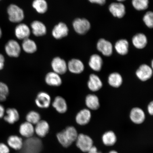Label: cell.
<instances>
[{
	"instance_id": "1",
	"label": "cell",
	"mask_w": 153,
	"mask_h": 153,
	"mask_svg": "<svg viewBox=\"0 0 153 153\" xmlns=\"http://www.w3.org/2000/svg\"><path fill=\"white\" fill-rule=\"evenodd\" d=\"M78 135L75 128L70 126L57 133L56 137L60 144L65 148H68L76 141Z\"/></svg>"
},
{
	"instance_id": "2",
	"label": "cell",
	"mask_w": 153,
	"mask_h": 153,
	"mask_svg": "<svg viewBox=\"0 0 153 153\" xmlns=\"http://www.w3.org/2000/svg\"><path fill=\"white\" fill-rule=\"evenodd\" d=\"M42 143L38 137H32L23 141L20 153H39L42 148Z\"/></svg>"
},
{
	"instance_id": "3",
	"label": "cell",
	"mask_w": 153,
	"mask_h": 153,
	"mask_svg": "<svg viewBox=\"0 0 153 153\" xmlns=\"http://www.w3.org/2000/svg\"><path fill=\"white\" fill-rule=\"evenodd\" d=\"M9 19L11 22L19 23L22 22L24 18L23 10L18 5L14 4L10 5L7 9Z\"/></svg>"
},
{
	"instance_id": "4",
	"label": "cell",
	"mask_w": 153,
	"mask_h": 153,
	"mask_svg": "<svg viewBox=\"0 0 153 153\" xmlns=\"http://www.w3.org/2000/svg\"><path fill=\"white\" fill-rule=\"evenodd\" d=\"M76 141V146L84 152H87L93 146L92 139L89 136L85 134H78Z\"/></svg>"
},
{
	"instance_id": "5",
	"label": "cell",
	"mask_w": 153,
	"mask_h": 153,
	"mask_svg": "<svg viewBox=\"0 0 153 153\" xmlns=\"http://www.w3.org/2000/svg\"><path fill=\"white\" fill-rule=\"evenodd\" d=\"M51 98L49 93L42 91L38 93L35 99V104L41 109L49 108L51 104Z\"/></svg>"
},
{
	"instance_id": "6",
	"label": "cell",
	"mask_w": 153,
	"mask_h": 153,
	"mask_svg": "<svg viewBox=\"0 0 153 153\" xmlns=\"http://www.w3.org/2000/svg\"><path fill=\"white\" fill-rule=\"evenodd\" d=\"M51 66L53 71L61 76L68 71V64L64 59L59 57H55L53 59Z\"/></svg>"
},
{
	"instance_id": "7",
	"label": "cell",
	"mask_w": 153,
	"mask_h": 153,
	"mask_svg": "<svg viewBox=\"0 0 153 153\" xmlns=\"http://www.w3.org/2000/svg\"><path fill=\"white\" fill-rule=\"evenodd\" d=\"M73 26L76 33L78 34H85L90 29L91 25L89 21L85 18H77L73 22Z\"/></svg>"
},
{
	"instance_id": "8",
	"label": "cell",
	"mask_w": 153,
	"mask_h": 153,
	"mask_svg": "<svg viewBox=\"0 0 153 153\" xmlns=\"http://www.w3.org/2000/svg\"><path fill=\"white\" fill-rule=\"evenodd\" d=\"M135 74L137 77L140 81L146 82L152 77V68L148 65H141L136 71Z\"/></svg>"
},
{
	"instance_id": "9",
	"label": "cell",
	"mask_w": 153,
	"mask_h": 153,
	"mask_svg": "<svg viewBox=\"0 0 153 153\" xmlns=\"http://www.w3.org/2000/svg\"><path fill=\"white\" fill-rule=\"evenodd\" d=\"M5 49L8 56L16 58L19 56L21 51V48L19 43L13 39L9 40L6 44Z\"/></svg>"
},
{
	"instance_id": "10",
	"label": "cell",
	"mask_w": 153,
	"mask_h": 153,
	"mask_svg": "<svg viewBox=\"0 0 153 153\" xmlns=\"http://www.w3.org/2000/svg\"><path fill=\"white\" fill-rule=\"evenodd\" d=\"M130 120L133 123L140 124L144 122L146 114L143 110L138 107H135L131 110L130 113Z\"/></svg>"
},
{
	"instance_id": "11",
	"label": "cell",
	"mask_w": 153,
	"mask_h": 153,
	"mask_svg": "<svg viewBox=\"0 0 153 153\" xmlns=\"http://www.w3.org/2000/svg\"><path fill=\"white\" fill-rule=\"evenodd\" d=\"M45 81L47 85L52 87H60L62 83L61 75L53 71L47 73L45 76Z\"/></svg>"
},
{
	"instance_id": "12",
	"label": "cell",
	"mask_w": 153,
	"mask_h": 153,
	"mask_svg": "<svg viewBox=\"0 0 153 153\" xmlns=\"http://www.w3.org/2000/svg\"><path fill=\"white\" fill-rule=\"evenodd\" d=\"M51 105L57 112L60 114H65L68 110V103L64 97L57 96L55 97Z\"/></svg>"
},
{
	"instance_id": "13",
	"label": "cell",
	"mask_w": 153,
	"mask_h": 153,
	"mask_svg": "<svg viewBox=\"0 0 153 153\" xmlns=\"http://www.w3.org/2000/svg\"><path fill=\"white\" fill-rule=\"evenodd\" d=\"M67 64L68 71L72 74H80L85 70V65L79 59H72Z\"/></svg>"
},
{
	"instance_id": "14",
	"label": "cell",
	"mask_w": 153,
	"mask_h": 153,
	"mask_svg": "<svg viewBox=\"0 0 153 153\" xmlns=\"http://www.w3.org/2000/svg\"><path fill=\"white\" fill-rule=\"evenodd\" d=\"M91 118V110L84 108L77 113L75 117L76 123L80 126H85L89 123Z\"/></svg>"
},
{
	"instance_id": "15",
	"label": "cell",
	"mask_w": 153,
	"mask_h": 153,
	"mask_svg": "<svg viewBox=\"0 0 153 153\" xmlns=\"http://www.w3.org/2000/svg\"><path fill=\"white\" fill-rule=\"evenodd\" d=\"M97 48L105 56H110L113 53V46L111 43L106 39L101 38L97 44Z\"/></svg>"
},
{
	"instance_id": "16",
	"label": "cell",
	"mask_w": 153,
	"mask_h": 153,
	"mask_svg": "<svg viewBox=\"0 0 153 153\" xmlns=\"http://www.w3.org/2000/svg\"><path fill=\"white\" fill-rule=\"evenodd\" d=\"M68 28L67 25L64 23L60 22L53 28L52 34L55 39H61L68 36Z\"/></svg>"
},
{
	"instance_id": "17",
	"label": "cell",
	"mask_w": 153,
	"mask_h": 153,
	"mask_svg": "<svg viewBox=\"0 0 153 153\" xmlns=\"http://www.w3.org/2000/svg\"><path fill=\"white\" fill-rule=\"evenodd\" d=\"M87 86L89 89L93 92L98 91L102 87L103 83L99 76L95 74L89 76Z\"/></svg>"
},
{
	"instance_id": "18",
	"label": "cell",
	"mask_w": 153,
	"mask_h": 153,
	"mask_svg": "<svg viewBox=\"0 0 153 153\" xmlns=\"http://www.w3.org/2000/svg\"><path fill=\"white\" fill-rule=\"evenodd\" d=\"M109 10L115 17L121 18L126 14L125 6L121 3H113L109 7Z\"/></svg>"
},
{
	"instance_id": "19",
	"label": "cell",
	"mask_w": 153,
	"mask_h": 153,
	"mask_svg": "<svg viewBox=\"0 0 153 153\" xmlns=\"http://www.w3.org/2000/svg\"><path fill=\"white\" fill-rule=\"evenodd\" d=\"M4 119L7 123L13 124L20 119V115L18 111L14 108H9L5 111Z\"/></svg>"
},
{
	"instance_id": "20",
	"label": "cell",
	"mask_w": 153,
	"mask_h": 153,
	"mask_svg": "<svg viewBox=\"0 0 153 153\" xmlns=\"http://www.w3.org/2000/svg\"><path fill=\"white\" fill-rule=\"evenodd\" d=\"M15 35L17 38L20 40H24L28 38L30 34V30L27 25L20 24L15 28Z\"/></svg>"
},
{
	"instance_id": "21",
	"label": "cell",
	"mask_w": 153,
	"mask_h": 153,
	"mask_svg": "<svg viewBox=\"0 0 153 153\" xmlns=\"http://www.w3.org/2000/svg\"><path fill=\"white\" fill-rule=\"evenodd\" d=\"M49 129L48 123L45 120H41L36 124L34 132L38 137H43L48 133Z\"/></svg>"
},
{
	"instance_id": "22",
	"label": "cell",
	"mask_w": 153,
	"mask_h": 153,
	"mask_svg": "<svg viewBox=\"0 0 153 153\" xmlns=\"http://www.w3.org/2000/svg\"><path fill=\"white\" fill-rule=\"evenodd\" d=\"M19 131L21 135L27 138L33 137L35 133L33 125L27 121L20 124Z\"/></svg>"
},
{
	"instance_id": "23",
	"label": "cell",
	"mask_w": 153,
	"mask_h": 153,
	"mask_svg": "<svg viewBox=\"0 0 153 153\" xmlns=\"http://www.w3.org/2000/svg\"><path fill=\"white\" fill-rule=\"evenodd\" d=\"M103 62L102 59L100 55L94 54L90 57L88 64L90 68L94 71L99 72L102 68Z\"/></svg>"
},
{
	"instance_id": "24",
	"label": "cell",
	"mask_w": 153,
	"mask_h": 153,
	"mask_svg": "<svg viewBox=\"0 0 153 153\" xmlns=\"http://www.w3.org/2000/svg\"><path fill=\"white\" fill-rule=\"evenodd\" d=\"M85 104L90 110H96L100 108V101L98 97L95 94H89L86 96Z\"/></svg>"
},
{
	"instance_id": "25",
	"label": "cell",
	"mask_w": 153,
	"mask_h": 153,
	"mask_svg": "<svg viewBox=\"0 0 153 153\" xmlns=\"http://www.w3.org/2000/svg\"><path fill=\"white\" fill-rule=\"evenodd\" d=\"M32 32L34 36L39 37L45 35L47 28L43 23L39 21H34L31 24Z\"/></svg>"
},
{
	"instance_id": "26",
	"label": "cell",
	"mask_w": 153,
	"mask_h": 153,
	"mask_svg": "<svg viewBox=\"0 0 153 153\" xmlns=\"http://www.w3.org/2000/svg\"><path fill=\"white\" fill-rule=\"evenodd\" d=\"M132 42L134 46L136 48L143 49L146 46L148 43V39L145 34L139 33L134 36Z\"/></svg>"
},
{
	"instance_id": "27",
	"label": "cell",
	"mask_w": 153,
	"mask_h": 153,
	"mask_svg": "<svg viewBox=\"0 0 153 153\" xmlns=\"http://www.w3.org/2000/svg\"><path fill=\"white\" fill-rule=\"evenodd\" d=\"M123 82V78L119 73L113 72L108 76V83L109 85L113 88H119L122 85Z\"/></svg>"
},
{
	"instance_id": "28",
	"label": "cell",
	"mask_w": 153,
	"mask_h": 153,
	"mask_svg": "<svg viewBox=\"0 0 153 153\" xmlns=\"http://www.w3.org/2000/svg\"><path fill=\"white\" fill-rule=\"evenodd\" d=\"M23 143L22 138L17 135L10 136L7 140L8 146L16 150H20L22 149Z\"/></svg>"
},
{
	"instance_id": "29",
	"label": "cell",
	"mask_w": 153,
	"mask_h": 153,
	"mask_svg": "<svg viewBox=\"0 0 153 153\" xmlns=\"http://www.w3.org/2000/svg\"><path fill=\"white\" fill-rule=\"evenodd\" d=\"M129 45L128 42L127 40L122 39L116 42L114 48L118 54L125 55L128 52Z\"/></svg>"
},
{
	"instance_id": "30",
	"label": "cell",
	"mask_w": 153,
	"mask_h": 153,
	"mask_svg": "<svg viewBox=\"0 0 153 153\" xmlns=\"http://www.w3.org/2000/svg\"><path fill=\"white\" fill-rule=\"evenodd\" d=\"M102 140L103 143L105 145L110 146L115 144L117 140V137L113 131H110L103 134Z\"/></svg>"
},
{
	"instance_id": "31",
	"label": "cell",
	"mask_w": 153,
	"mask_h": 153,
	"mask_svg": "<svg viewBox=\"0 0 153 153\" xmlns=\"http://www.w3.org/2000/svg\"><path fill=\"white\" fill-rule=\"evenodd\" d=\"M22 46L25 52L28 53H35L37 49V45L35 42L29 38L23 40Z\"/></svg>"
},
{
	"instance_id": "32",
	"label": "cell",
	"mask_w": 153,
	"mask_h": 153,
	"mask_svg": "<svg viewBox=\"0 0 153 153\" xmlns=\"http://www.w3.org/2000/svg\"><path fill=\"white\" fill-rule=\"evenodd\" d=\"M32 7L39 14H44L47 10L48 5L45 0H34Z\"/></svg>"
},
{
	"instance_id": "33",
	"label": "cell",
	"mask_w": 153,
	"mask_h": 153,
	"mask_svg": "<svg viewBox=\"0 0 153 153\" xmlns=\"http://www.w3.org/2000/svg\"><path fill=\"white\" fill-rule=\"evenodd\" d=\"M26 121L33 125H36L41 120V114L36 111H30L26 114Z\"/></svg>"
},
{
	"instance_id": "34",
	"label": "cell",
	"mask_w": 153,
	"mask_h": 153,
	"mask_svg": "<svg viewBox=\"0 0 153 153\" xmlns=\"http://www.w3.org/2000/svg\"><path fill=\"white\" fill-rule=\"evenodd\" d=\"M149 0H132V4L137 10H144L148 8Z\"/></svg>"
},
{
	"instance_id": "35",
	"label": "cell",
	"mask_w": 153,
	"mask_h": 153,
	"mask_svg": "<svg viewBox=\"0 0 153 153\" xmlns=\"http://www.w3.org/2000/svg\"><path fill=\"white\" fill-rule=\"evenodd\" d=\"M8 86L3 82H0V102L7 100L9 94Z\"/></svg>"
},
{
	"instance_id": "36",
	"label": "cell",
	"mask_w": 153,
	"mask_h": 153,
	"mask_svg": "<svg viewBox=\"0 0 153 153\" xmlns=\"http://www.w3.org/2000/svg\"><path fill=\"white\" fill-rule=\"evenodd\" d=\"M143 20L146 25L149 28H152L153 26V13L149 11L143 17Z\"/></svg>"
},
{
	"instance_id": "37",
	"label": "cell",
	"mask_w": 153,
	"mask_h": 153,
	"mask_svg": "<svg viewBox=\"0 0 153 153\" xmlns=\"http://www.w3.org/2000/svg\"><path fill=\"white\" fill-rule=\"evenodd\" d=\"M10 149L7 145L3 143H0V153H9Z\"/></svg>"
},
{
	"instance_id": "38",
	"label": "cell",
	"mask_w": 153,
	"mask_h": 153,
	"mask_svg": "<svg viewBox=\"0 0 153 153\" xmlns=\"http://www.w3.org/2000/svg\"><path fill=\"white\" fill-rule=\"evenodd\" d=\"M5 59L4 56L0 53V71L3 69L5 66Z\"/></svg>"
},
{
	"instance_id": "39",
	"label": "cell",
	"mask_w": 153,
	"mask_h": 153,
	"mask_svg": "<svg viewBox=\"0 0 153 153\" xmlns=\"http://www.w3.org/2000/svg\"><path fill=\"white\" fill-rule=\"evenodd\" d=\"M148 112L150 115H153V101H152L149 104L148 108H147Z\"/></svg>"
},
{
	"instance_id": "40",
	"label": "cell",
	"mask_w": 153,
	"mask_h": 153,
	"mask_svg": "<svg viewBox=\"0 0 153 153\" xmlns=\"http://www.w3.org/2000/svg\"><path fill=\"white\" fill-rule=\"evenodd\" d=\"M5 109L3 105L0 104V119L3 118L5 113Z\"/></svg>"
},
{
	"instance_id": "41",
	"label": "cell",
	"mask_w": 153,
	"mask_h": 153,
	"mask_svg": "<svg viewBox=\"0 0 153 153\" xmlns=\"http://www.w3.org/2000/svg\"><path fill=\"white\" fill-rule=\"evenodd\" d=\"M91 3H96L100 5H103L106 3V0H88Z\"/></svg>"
},
{
	"instance_id": "42",
	"label": "cell",
	"mask_w": 153,
	"mask_h": 153,
	"mask_svg": "<svg viewBox=\"0 0 153 153\" xmlns=\"http://www.w3.org/2000/svg\"><path fill=\"white\" fill-rule=\"evenodd\" d=\"M87 152L88 153H102L98 151L97 147L94 146L90 149Z\"/></svg>"
},
{
	"instance_id": "43",
	"label": "cell",
	"mask_w": 153,
	"mask_h": 153,
	"mask_svg": "<svg viewBox=\"0 0 153 153\" xmlns=\"http://www.w3.org/2000/svg\"><path fill=\"white\" fill-rule=\"evenodd\" d=\"M108 153H118L117 151L115 150H111Z\"/></svg>"
},
{
	"instance_id": "44",
	"label": "cell",
	"mask_w": 153,
	"mask_h": 153,
	"mask_svg": "<svg viewBox=\"0 0 153 153\" xmlns=\"http://www.w3.org/2000/svg\"><path fill=\"white\" fill-rule=\"evenodd\" d=\"M2 34V30L1 28L0 27V38L1 37Z\"/></svg>"
},
{
	"instance_id": "45",
	"label": "cell",
	"mask_w": 153,
	"mask_h": 153,
	"mask_svg": "<svg viewBox=\"0 0 153 153\" xmlns=\"http://www.w3.org/2000/svg\"><path fill=\"white\" fill-rule=\"evenodd\" d=\"M117 1L119 2H122L125 1L126 0H117Z\"/></svg>"
},
{
	"instance_id": "46",
	"label": "cell",
	"mask_w": 153,
	"mask_h": 153,
	"mask_svg": "<svg viewBox=\"0 0 153 153\" xmlns=\"http://www.w3.org/2000/svg\"><path fill=\"white\" fill-rule=\"evenodd\" d=\"M153 61H152V68H153Z\"/></svg>"
},
{
	"instance_id": "47",
	"label": "cell",
	"mask_w": 153,
	"mask_h": 153,
	"mask_svg": "<svg viewBox=\"0 0 153 153\" xmlns=\"http://www.w3.org/2000/svg\"><path fill=\"white\" fill-rule=\"evenodd\" d=\"M1 1V0H0V1Z\"/></svg>"
}]
</instances>
